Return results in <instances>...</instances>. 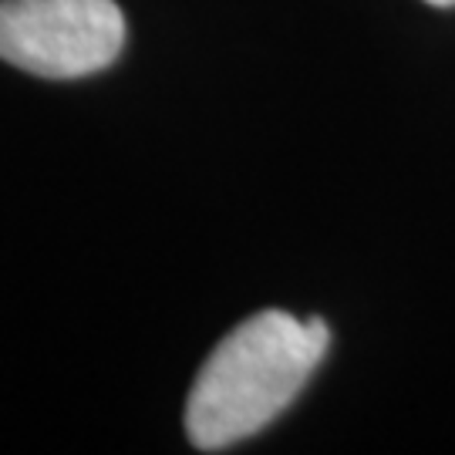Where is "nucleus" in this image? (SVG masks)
Here are the masks:
<instances>
[{"label": "nucleus", "mask_w": 455, "mask_h": 455, "mask_svg": "<svg viewBox=\"0 0 455 455\" xmlns=\"http://www.w3.org/2000/svg\"><path fill=\"white\" fill-rule=\"evenodd\" d=\"M327 344L321 317L297 321L287 310H260L233 327L196 374L186 402L189 442L220 452L257 435L300 395Z\"/></svg>", "instance_id": "obj_1"}, {"label": "nucleus", "mask_w": 455, "mask_h": 455, "mask_svg": "<svg viewBox=\"0 0 455 455\" xmlns=\"http://www.w3.org/2000/svg\"><path fill=\"white\" fill-rule=\"evenodd\" d=\"M125 48L115 0H0V58L41 78H84Z\"/></svg>", "instance_id": "obj_2"}, {"label": "nucleus", "mask_w": 455, "mask_h": 455, "mask_svg": "<svg viewBox=\"0 0 455 455\" xmlns=\"http://www.w3.org/2000/svg\"><path fill=\"white\" fill-rule=\"evenodd\" d=\"M428 4H435V7H455V0H428Z\"/></svg>", "instance_id": "obj_3"}]
</instances>
